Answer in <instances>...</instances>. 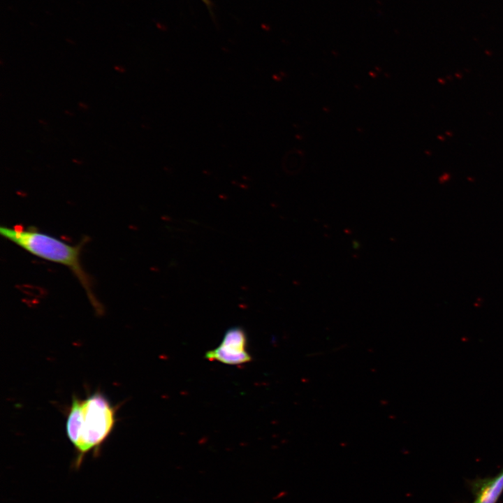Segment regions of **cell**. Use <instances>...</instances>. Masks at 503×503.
Masks as SVG:
<instances>
[{
    "label": "cell",
    "instance_id": "obj_1",
    "mask_svg": "<svg viewBox=\"0 0 503 503\" xmlns=\"http://www.w3.org/2000/svg\"><path fill=\"white\" fill-rule=\"evenodd\" d=\"M116 423V408L101 392L82 400L73 396L66 423V435L76 450L75 465L89 452L97 453Z\"/></svg>",
    "mask_w": 503,
    "mask_h": 503
},
{
    "label": "cell",
    "instance_id": "obj_3",
    "mask_svg": "<svg viewBox=\"0 0 503 503\" xmlns=\"http://www.w3.org/2000/svg\"><path fill=\"white\" fill-rule=\"evenodd\" d=\"M246 344L245 330L238 326L231 328L225 333L219 346L207 351L205 358L228 365H240L249 362L252 357L246 350Z\"/></svg>",
    "mask_w": 503,
    "mask_h": 503
},
{
    "label": "cell",
    "instance_id": "obj_4",
    "mask_svg": "<svg viewBox=\"0 0 503 503\" xmlns=\"http://www.w3.org/2000/svg\"><path fill=\"white\" fill-rule=\"evenodd\" d=\"M468 486L474 496L472 503H497L503 493V469L495 476L469 481Z\"/></svg>",
    "mask_w": 503,
    "mask_h": 503
},
{
    "label": "cell",
    "instance_id": "obj_6",
    "mask_svg": "<svg viewBox=\"0 0 503 503\" xmlns=\"http://www.w3.org/2000/svg\"><path fill=\"white\" fill-rule=\"evenodd\" d=\"M205 3H208V0H203Z\"/></svg>",
    "mask_w": 503,
    "mask_h": 503
},
{
    "label": "cell",
    "instance_id": "obj_5",
    "mask_svg": "<svg viewBox=\"0 0 503 503\" xmlns=\"http://www.w3.org/2000/svg\"><path fill=\"white\" fill-rule=\"evenodd\" d=\"M82 103V102H81ZM82 106H80V108H82L84 110L87 109L88 106L85 103H82Z\"/></svg>",
    "mask_w": 503,
    "mask_h": 503
},
{
    "label": "cell",
    "instance_id": "obj_2",
    "mask_svg": "<svg viewBox=\"0 0 503 503\" xmlns=\"http://www.w3.org/2000/svg\"><path fill=\"white\" fill-rule=\"evenodd\" d=\"M0 234L31 254L70 269L82 286L95 310L98 313L102 312L103 307L93 292L91 279L80 261L82 248L86 240L71 245L34 228H24L17 226H1Z\"/></svg>",
    "mask_w": 503,
    "mask_h": 503
}]
</instances>
